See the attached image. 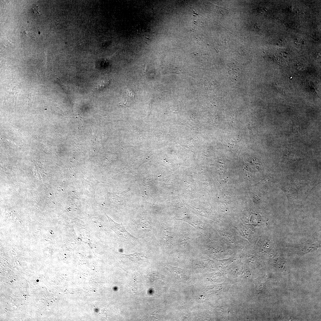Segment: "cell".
<instances>
[{"label": "cell", "mask_w": 321, "mask_h": 321, "mask_svg": "<svg viewBox=\"0 0 321 321\" xmlns=\"http://www.w3.org/2000/svg\"><path fill=\"white\" fill-rule=\"evenodd\" d=\"M111 226L117 233L119 238L123 241L134 243L138 240V239L130 234L126 230L122 224H117L110 220Z\"/></svg>", "instance_id": "cell-1"}, {"label": "cell", "mask_w": 321, "mask_h": 321, "mask_svg": "<svg viewBox=\"0 0 321 321\" xmlns=\"http://www.w3.org/2000/svg\"><path fill=\"white\" fill-rule=\"evenodd\" d=\"M118 254L123 262L128 264H138L147 260L148 259L142 252H136L130 254H125L119 253H118Z\"/></svg>", "instance_id": "cell-2"}, {"label": "cell", "mask_w": 321, "mask_h": 321, "mask_svg": "<svg viewBox=\"0 0 321 321\" xmlns=\"http://www.w3.org/2000/svg\"><path fill=\"white\" fill-rule=\"evenodd\" d=\"M274 56V61L280 64L284 63V62L287 60L288 57L287 53L283 51L276 53V55H274V56Z\"/></svg>", "instance_id": "cell-3"}, {"label": "cell", "mask_w": 321, "mask_h": 321, "mask_svg": "<svg viewBox=\"0 0 321 321\" xmlns=\"http://www.w3.org/2000/svg\"><path fill=\"white\" fill-rule=\"evenodd\" d=\"M32 10H33L34 12L36 14L37 16H40L41 15L39 9L37 7L32 8Z\"/></svg>", "instance_id": "cell-4"}]
</instances>
